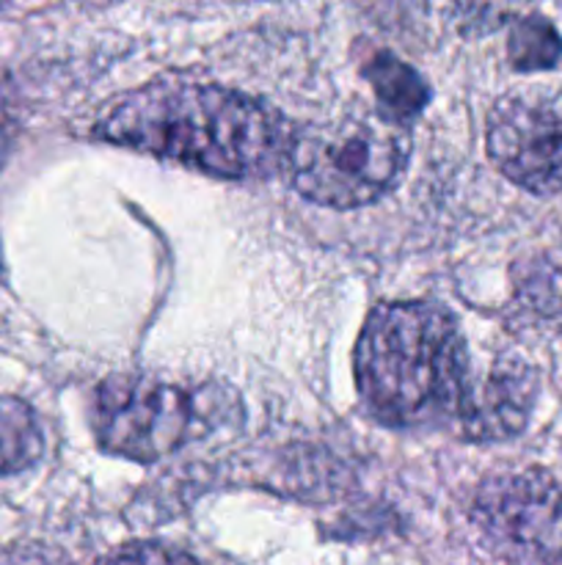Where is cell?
I'll list each match as a JSON object with an SVG mask.
<instances>
[{
	"mask_svg": "<svg viewBox=\"0 0 562 565\" xmlns=\"http://www.w3.org/2000/svg\"><path fill=\"white\" fill-rule=\"evenodd\" d=\"M6 3V0H0V6H3Z\"/></svg>",
	"mask_w": 562,
	"mask_h": 565,
	"instance_id": "9a60e30c",
	"label": "cell"
},
{
	"mask_svg": "<svg viewBox=\"0 0 562 565\" xmlns=\"http://www.w3.org/2000/svg\"><path fill=\"white\" fill-rule=\"evenodd\" d=\"M367 77L380 103V116L395 125H406L428 105V83L419 77L413 66L391 53H378L367 66Z\"/></svg>",
	"mask_w": 562,
	"mask_h": 565,
	"instance_id": "ba28073f",
	"label": "cell"
},
{
	"mask_svg": "<svg viewBox=\"0 0 562 565\" xmlns=\"http://www.w3.org/2000/svg\"><path fill=\"white\" fill-rule=\"evenodd\" d=\"M358 395L395 428L461 423L472 386L466 342L446 309L380 303L356 345Z\"/></svg>",
	"mask_w": 562,
	"mask_h": 565,
	"instance_id": "7a4b0ae2",
	"label": "cell"
},
{
	"mask_svg": "<svg viewBox=\"0 0 562 565\" xmlns=\"http://www.w3.org/2000/svg\"><path fill=\"white\" fill-rule=\"evenodd\" d=\"M94 132L136 152L237 180L284 169L295 136L270 105L235 88L185 81L149 83L125 94Z\"/></svg>",
	"mask_w": 562,
	"mask_h": 565,
	"instance_id": "6da1fadb",
	"label": "cell"
},
{
	"mask_svg": "<svg viewBox=\"0 0 562 565\" xmlns=\"http://www.w3.org/2000/svg\"><path fill=\"white\" fill-rule=\"evenodd\" d=\"M488 154L523 191H562V88H518L488 114Z\"/></svg>",
	"mask_w": 562,
	"mask_h": 565,
	"instance_id": "5b68a950",
	"label": "cell"
},
{
	"mask_svg": "<svg viewBox=\"0 0 562 565\" xmlns=\"http://www.w3.org/2000/svg\"><path fill=\"white\" fill-rule=\"evenodd\" d=\"M457 28L472 33H488L501 22L512 20L527 0H441Z\"/></svg>",
	"mask_w": 562,
	"mask_h": 565,
	"instance_id": "8fae6325",
	"label": "cell"
},
{
	"mask_svg": "<svg viewBox=\"0 0 562 565\" xmlns=\"http://www.w3.org/2000/svg\"><path fill=\"white\" fill-rule=\"evenodd\" d=\"M0 565H66L55 550L42 544H17L0 552Z\"/></svg>",
	"mask_w": 562,
	"mask_h": 565,
	"instance_id": "4fadbf2b",
	"label": "cell"
},
{
	"mask_svg": "<svg viewBox=\"0 0 562 565\" xmlns=\"http://www.w3.org/2000/svg\"><path fill=\"white\" fill-rule=\"evenodd\" d=\"M472 516L507 555L562 561V489L545 472L494 475L477 489Z\"/></svg>",
	"mask_w": 562,
	"mask_h": 565,
	"instance_id": "8992f818",
	"label": "cell"
},
{
	"mask_svg": "<svg viewBox=\"0 0 562 565\" xmlns=\"http://www.w3.org/2000/svg\"><path fill=\"white\" fill-rule=\"evenodd\" d=\"M510 61L516 70H551L562 61V39L543 17H521L510 31Z\"/></svg>",
	"mask_w": 562,
	"mask_h": 565,
	"instance_id": "30bf717a",
	"label": "cell"
},
{
	"mask_svg": "<svg viewBox=\"0 0 562 565\" xmlns=\"http://www.w3.org/2000/svg\"><path fill=\"white\" fill-rule=\"evenodd\" d=\"M97 3H110V0H97Z\"/></svg>",
	"mask_w": 562,
	"mask_h": 565,
	"instance_id": "5bb4252c",
	"label": "cell"
},
{
	"mask_svg": "<svg viewBox=\"0 0 562 565\" xmlns=\"http://www.w3.org/2000/svg\"><path fill=\"white\" fill-rule=\"evenodd\" d=\"M408 152V136L386 116H339L295 132L284 169L306 199L350 210L391 191L406 171Z\"/></svg>",
	"mask_w": 562,
	"mask_h": 565,
	"instance_id": "3957f363",
	"label": "cell"
},
{
	"mask_svg": "<svg viewBox=\"0 0 562 565\" xmlns=\"http://www.w3.org/2000/svg\"><path fill=\"white\" fill-rule=\"evenodd\" d=\"M42 450L36 412L20 397L0 395V475L25 472L42 458Z\"/></svg>",
	"mask_w": 562,
	"mask_h": 565,
	"instance_id": "9c48e42d",
	"label": "cell"
},
{
	"mask_svg": "<svg viewBox=\"0 0 562 565\" xmlns=\"http://www.w3.org/2000/svg\"><path fill=\"white\" fill-rule=\"evenodd\" d=\"M97 565H187L176 552L160 544H130L102 557Z\"/></svg>",
	"mask_w": 562,
	"mask_h": 565,
	"instance_id": "7c38bea8",
	"label": "cell"
},
{
	"mask_svg": "<svg viewBox=\"0 0 562 565\" xmlns=\"http://www.w3.org/2000/svg\"><path fill=\"white\" fill-rule=\"evenodd\" d=\"M538 397V373L518 356H499L479 381L472 379L461 434L472 441H499L521 434Z\"/></svg>",
	"mask_w": 562,
	"mask_h": 565,
	"instance_id": "52a82bcc",
	"label": "cell"
},
{
	"mask_svg": "<svg viewBox=\"0 0 562 565\" xmlns=\"http://www.w3.org/2000/svg\"><path fill=\"white\" fill-rule=\"evenodd\" d=\"M0 132H3V130H0Z\"/></svg>",
	"mask_w": 562,
	"mask_h": 565,
	"instance_id": "2e32d148",
	"label": "cell"
},
{
	"mask_svg": "<svg viewBox=\"0 0 562 565\" xmlns=\"http://www.w3.org/2000/svg\"><path fill=\"white\" fill-rule=\"evenodd\" d=\"M213 395L182 390L143 375L105 381L94 401V430L99 445L130 461H158L196 439L215 417Z\"/></svg>",
	"mask_w": 562,
	"mask_h": 565,
	"instance_id": "277c9868",
	"label": "cell"
}]
</instances>
